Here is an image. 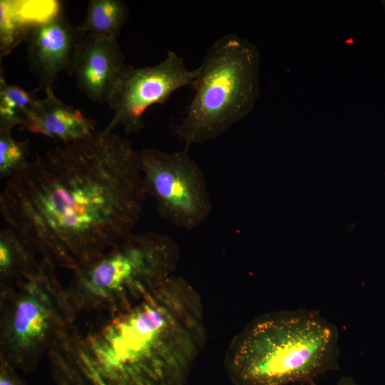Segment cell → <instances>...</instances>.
Listing matches in <instances>:
<instances>
[{
  "label": "cell",
  "instance_id": "obj_1",
  "mask_svg": "<svg viewBox=\"0 0 385 385\" xmlns=\"http://www.w3.org/2000/svg\"><path fill=\"white\" fill-rule=\"evenodd\" d=\"M146 195L140 152L97 130L36 154L7 178L0 212L42 258L75 270L135 232Z\"/></svg>",
  "mask_w": 385,
  "mask_h": 385
},
{
  "label": "cell",
  "instance_id": "obj_2",
  "mask_svg": "<svg viewBox=\"0 0 385 385\" xmlns=\"http://www.w3.org/2000/svg\"><path fill=\"white\" fill-rule=\"evenodd\" d=\"M206 340L200 294L173 275L88 332L73 327L48 356L57 385H185Z\"/></svg>",
  "mask_w": 385,
  "mask_h": 385
},
{
  "label": "cell",
  "instance_id": "obj_3",
  "mask_svg": "<svg viewBox=\"0 0 385 385\" xmlns=\"http://www.w3.org/2000/svg\"><path fill=\"white\" fill-rule=\"evenodd\" d=\"M337 327L318 310L298 308L260 314L232 339L225 366L233 385L309 384L339 371Z\"/></svg>",
  "mask_w": 385,
  "mask_h": 385
},
{
  "label": "cell",
  "instance_id": "obj_4",
  "mask_svg": "<svg viewBox=\"0 0 385 385\" xmlns=\"http://www.w3.org/2000/svg\"><path fill=\"white\" fill-rule=\"evenodd\" d=\"M178 244L166 235L134 232L96 260L73 270L66 287L77 313L109 314L143 299L173 276Z\"/></svg>",
  "mask_w": 385,
  "mask_h": 385
},
{
  "label": "cell",
  "instance_id": "obj_5",
  "mask_svg": "<svg viewBox=\"0 0 385 385\" xmlns=\"http://www.w3.org/2000/svg\"><path fill=\"white\" fill-rule=\"evenodd\" d=\"M260 63L257 47L237 34L212 44L186 114L174 128L186 148L218 138L251 112L259 95Z\"/></svg>",
  "mask_w": 385,
  "mask_h": 385
},
{
  "label": "cell",
  "instance_id": "obj_6",
  "mask_svg": "<svg viewBox=\"0 0 385 385\" xmlns=\"http://www.w3.org/2000/svg\"><path fill=\"white\" fill-rule=\"evenodd\" d=\"M47 262L19 286L0 292V359L30 373L73 328L77 312Z\"/></svg>",
  "mask_w": 385,
  "mask_h": 385
},
{
  "label": "cell",
  "instance_id": "obj_7",
  "mask_svg": "<svg viewBox=\"0 0 385 385\" xmlns=\"http://www.w3.org/2000/svg\"><path fill=\"white\" fill-rule=\"evenodd\" d=\"M188 150L170 153L145 148L140 157L145 190L159 215L191 230L208 218L213 205L203 171Z\"/></svg>",
  "mask_w": 385,
  "mask_h": 385
},
{
  "label": "cell",
  "instance_id": "obj_8",
  "mask_svg": "<svg viewBox=\"0 0 385 385\" xmlns=\"http://www.w3.org/2000/svg\"><path fill=\"white\" fill-rule=\"evenodd\" d=\"M199 74V67L189 69L183 58L171 50L155 66L137 68L127 64L108 103L114 114L104 130L113 132L120 125L127 135L140 133L150 107L164 103L183 87H192Z\"/></svg>",
  "mask_w": 385,
  "mask_h": 385
},
{
  "label": "cell",
  "instance_id": "obj_9",
  "mask_svg": "<svg viewBox=\"0 0 385 385\" xmlns=\"http://www.w3.org/2000/svg\"><path fill=\"white\" fill-rule=\"evenodd\" d=\"M85 34L61 11L35 27L28 36L26 53L31 71L38 81L35 91L53 90L58 74L69 76Z\"/></svg>",
  "mask_w": 385,
  "mask_h": 385
},
{
  "label": "cell",
  "instance_id": "obj_10",
  "mask_svg": "<svg viewBox=\"0 0 385 385\" xmlns=\"http://www.w3.org/2000/svg\"><path fill=\"white\" fill-rule=\"evenodd\" d=\"M126 65L118 38L85 35L70 76L90 100L108 103Z\"/></svg>",
  "mask_w": 385,
  "mask_h": 385
},
{
  "label": "cell",
  "instance_id": "obj_11",
  "mask_svg": "<svg viewBox=\"0 0 385 385\" xmlns=\"http://www.w3.org/2000/svg\"><path fill=\"white\" fill-rule=\"evenodd\" d=\"M26 124L21 128L61 143H69L87 138L97 131V123L80 110L63 103L52 89L45 91Z\"/></svg>",
  "mask_w": 385,
  "mask_h": 385
},
{
  "label": "cell",
  "instance_id": "obj_12",
  "mask_svg": "<svg viewBox=\"0 0 385 385\" xmlns=\"http://www.w3.org/2000/svg\"><path fill=\"white\" fill-rule=\"evenodd\" d=\"M56 0L0 1V57L9 55L38 25L62 11Z\"/></svg>",
  "mask_w": 385,
  "mask_h": 385
},
{
  "label": "cell",
  "instance_id": "obj_13",
  "mask_svg": "<svg viewBox=\"0 0 385 385\" xmlns=\"http://www.w3.org/2000/svg\"><path fill=\"white\" fill-rule=\"evenodd\" d=\"M47 262L7 227L0 232V292L37 275Z\"/></svg>",
  "mask_w": 385,
  "mask_h": 385
},
{
  "label": "cell",
  "instance_id": "obj_14",
  "mask_svg": "<svg viewBox=\"0 0 385 385\" xmlns=\"http://www.w3.org/2000/svg\"><path fill=\"white\" fill-rule=\"evenodd\" d=\"M129 16V8L121 0H91L84 21L78 26L85 35L118 38Z\"/></svg>",
  "mask_w": 385,
  "mask_h": 385
},
{
  "label": "cell",
  "instance_id": "obj_15",
  "mask_svg": "<svg viewBox=\"0 0 385 385\" xmlns=\"http://www.w3.org/2000/svg\"><path fill=\"white\" fill-rule=\"evenodd\" d=\"M38 98L16 85L9 83L0 76V130L11 131L22 128L34 111Z\"/></svg>",
  "mask_w": 385,
  "mask_h": 385
},
{
  "label": "cell",
  "instance_id": "obj_16",
  "mask_svg": "<svg viewBox=\"0 0 385 385\" xmlns=\"http://www.w3.org/2000/svg\"><path fill=\"white\" fill-rule=\"evenodd\" d=\"M29 158V141L15 139L11 131L0 130V175L9 178L25 167Z\"/></svg>",
  "mask_w": 385,
  "mask_h": 385
},
{
  "label": "cell",
  "instance_id": "obj_17",
  "mask_svg": "<svg viewBox=\"0 0 385 385\" xmlns=\"http://www.w3.org/2000/svg\"><path fill=\"white\" fill-rule=\"evenodd\" d=\"M0 385H26V383L14 367L0 359Z\"/></svg>",
  "mask_w": 385,
  "mask_h": 385
},
{
  "label": "cell",
  "instance_id": "obj_18",
  "mask_svg": "<svg viewBox=\"0 0 385 385\" xmlns=\"http://www.w3.org/2000/svg\"><path fill=\"white\" fill-rule=\"evenodd\" d=\"M308 385H318L316 381H311ZM336 385H360L354 378L351 376H344L337 382Z\"/></svg>",
  "mask_w": 385,
  "mask_h": 385
}]
</instances>
